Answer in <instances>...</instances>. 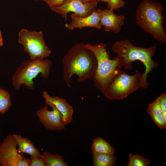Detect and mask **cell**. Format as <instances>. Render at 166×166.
Returning <instances> with one entry per match:
<instances>
[{"instance_id":"6da1fadb","label":"cell","mask_w":166,"mask_h":166,"mask_svg":"<svg viewBox=\"0 0 166 166\" xmlns=\"http://www.w3.org/2000/svg\"><path fill=\"white\" fill-rule=\"evenodd\" d=\"M84 44L78 43L67 52L62 60L63 79L66 86L71 87L70 80L76 74L80 83L93 78L97 66L96 58Z\"/></svg>"},{"instance_id":"603a6c76","label":"cell","mask_w":166,"mask_h":166,"mask_svg":"<svg viewBox=\"0 0 166 166\" xmlns=\"http://www.w3.org/2000/svg\"><path fill=\"white\" fill-rule=\"evenodd\" d=\"M65 0H42L46 3L50 8L61 4Z\"/></svg>"},{"instance_id":"5b68a950","label":"cell","mask_w":166,"mask_h":166,"mask_svg":"<svg viewBox=\"0 0 166 166\" xmlns=\"http://www.w3.org/2000/svg\"><path fill=\"white\" fill-rule=\"evenodd\" d=\"M148 86L143 81V74L139 73L138 70L133 75H128L119 69L102 92L110 100H121L139 88L145 89Z\"/></svg>"},{"instance_id":"7402d4cb","label":"cell","mask_w":166,"mask_h":166,"mask_svg":"<svg viewBox=\"0 0 166 166\" xmlns=\"http://www.w3.org/2000/svg\"><path fill=\"white\" fill-rule=\"evenodd\" d=\"M30 166H45L44 162L41 156H30Z\"/></svg>"},{"instance_id":"ffe728a7","label":"cell","mask_w":166,"mask_h":166,"mask_svg":"<svg viewBox=\"0 0 166 166\" xmlns=\"http://www.w3.org/2000/svg\"><path fill=\"white\" fill-rule=\"evenodd\" d=\"M129 158L127 166H148L150 163L149 159L138 154L130 153Z\"/></svg>"},{"instance_id":"8992f818","label":"cell","mask_w":166,"mask_h":166,"mask_svg":"<svg viewBox=\"0 0 166 166\" xmlns=\"http://www.w3.org/2000/svg\"><path fill=\"white\" fill-rule=\"evenodd\" d=\"M52 62L49 59H30L22 63L18 67L12 77L14 88L19 90L22 85L27 89L35 88L33 79L40 74L45 79L48 78Z\"/></svg>"},{"instance_id":"5bb4252c","label":"cell","mask_w":166,"mask_h":166,"mask_svg":"<svg viewBox=\"0 0 166 166\" xmlns=\"http://www.w3.org/2000/svg\"><path fill=\"white\" fill-rule=\"evenodd\" d=\"M45 102H50L53 104L63 116V121L65 125L73 120L74 110L73 107L65 99L57 96L52 97L45 91L42 93Z\"/></svg>"},{"instance_id":"d6986e66","label":"cell","mask_w":166,"mask_h":166,"mask_svg":"<svg viewBox=\"0 0 166 166\" xmlns=\"http://www.w3.org/2000/svg\"><path fill=\"white\" fill-rule=\"evenodd\" d=\"M11 106V96L9 93L0 87V114L7 111Z\"/></svg>"},{"instance_id":"8fae6325","label":"cell","mask_w":166,"mask_h":166,"mask_svg":"<svg viewBox=\"0 0 166 166\" xmlns=\"http://www.w3.org/2000/svg\"><path fill=\"white\" fill-rule=\"evenodd\" d=\"M147 111L156 125L161 129L166 128V94L163 93L149 104Z\"/></svg>"},{"instance_id":"277c9868","label":"cell","mask_w":166,"mask_h":166,"mask_svg":"<svg viewBox=\"0 0 166 166\" xmlns=\"http://www.w3.org/2000/svg\"><path fill=\"white\" fill-rule=\"evenodd\" d=\"M106 45L103 43L96 45L89 43L84 44L96 58L97 66L93 78L94 86L101 92L111 81L116 72L123 66L121 57L117 56L112 59H110L109 53L106 50Z\"/></svg>"},{"instance_id":"ac0fdd59","label":"cell","mask_w":166,"mask_h":166,"mask_svg":"<svg viewBox=\"0 0 166 166\" xmlns=\"http://www.w3.org/2000/svg\"><path fill=\"white\" fill-rule=\"evenodd\" d=\"M41 156L43 158L45 166H68L63 157L58 154H54L44 152Z\"/></svg>"},{"instance_id":"30bf717a","label":"cell","mask_w":166,"mask_h":166,"mask_svg":"<svg viewBox=\"0 0 166 166\" xmlns=\"http://www.w3.org/2000/svg\"><path fill=\"white\" fill-rule=\"evenodd\" d=\"M36 114L41 123L49 130L61 131L65 128L63 116L53 104L45 102V105L37 110Z\"/></svg>"},{"instance_id":"e0dca14e","label":"cell","mask_w":166,"mask_h":166,"mask_svg":"<svg viewBox=\"0 0 166 166\" xmlns=\"http://www.w3.org/2000/svg\"><path fill=\"white\" fill-rule=\"evenodd\" d=\"M93 166H113L116 157L113 154L101 153L92 152Z\"/></svg>"},{"instance_id":"ba28073f","label":"cell","mask_w":166,"mask_h":166,"mask_svg":"<svg viewBox=\"0 0 166 166\" xmlns=\"http://www.w3.org/2000/svg\"><path fill=\"white\" fill-rule=\"evenodd\" d=\"M17 147L13 135H8L0 145V166H30V159L19 152Z\"/></svg>"},{"instance_id":"9a60e30c","label":"cell","mask_w":166,"mask_h":166,"mask_svg":"<svg viewBox=\"0 0 166 166\" xmlns=\"http://www.w3.org/2000/svg\"><path fill=\"white\" fill-rule=\"evenodd\" d=\"M13 136L17 143V149L19 152L26 153L30 156H40L39 150L34 146L30 140L22 137L20 135L14 134Z\"/></svg>"},{"instance_id":"9c48e42d","label":"cell","mask_w":166,"mask_h":166,"mask_svg":"<svg viewBox=\"0 0 166 166\" xmlns=\"http://www.w3.org/2000/svg\"><path fill=\"white\" fill-rule=\"evenodd\" d=\"M99 0H91L84 3L83 0H65L60 5L50 8L53 11L61 14L65 21L67 15L73 12L81 17L89 16L96 10Z\"/></svg>"},{"instance_id":"44dd1931","label":"cell","mask_w":166,"mask_h":166,"mask_svg":"<svg viewBox=\"0 0 166 166\" xmlns=\"http://www.w3.org/2000/svg\"><path fill=\"white\" fill-rule=\"evenodd\" d=\"M125 2L123 0H111L108 4L109 9L117 10L124 6Z\"/></svg>"},{"instance_id":"52a82bcc","label":"cell","mask_w":166,"mask_h":166,"mask_svg":"<svg viewBox=\"0 0 166 166\" xmlns=\"http://www.w3.org/2000/svg\"><path fill=\"white\" fill-rule=\"evenodd\" d=\"M18 42L32 60L43 59L51 52L46 45L41 31H30L25 29L18 32Z\"/></svg>"},{"instance_id":"cb8c5ba5","label":"cell","mask_w":166,"mask_h":166,"mask_svg":"<svg viewBox=\"0 0 166 166\" xmlns=\"http://www.w3.org/2000/svg\"><path fill=\"white\" fill-rule=\"evenodd\" d=\"M3 45V40L2 35L0 29V47Z\"/></svg>"},{"instance_id":"3957f363","label":"cell","mask_w":166,"mask_h":166,"mask_svg":"<svg viewBox=\"0 0 166 166\" xmlns=\"http://www.w3.org/2000/svg\"><path fill=\"white\" fill-rule=\"evenodd\" d=\"M113 51L123 60V66L125 70L132 68V63L136 60L141 61L145 66L144 72L142 73L144 83L148 86L147 78L149 73L156 68L158 63L153 61L152 57L155 53L156 46L149 48L136 46L128 39L116 42L112 45Z\"/></svg>"},{"instance_id":"7a4b0ae2","label":"cell","mask_w":166,"mask_h":166,"mask_svg":"<svg viewBox=\"0 0 166 166\" xmlns=\"http://www.w3.org/2000/svg\"><path fill=\"white\" fill-rule=\"evenodd\" d=\"M164 8L158 1L144 0L138 6L135 12L137 25L144 31L151 35L157 41L166 42V34L163 26L164 17Z\"/></svg>"},{"instance_id":"484cf974","label":"cell","mask_w":166,"mask_h":166,"mask_svg":"<svg viewBox=\"0 0 166 166\" xmlns=\"http://www.w3.org/2000/svg\"><path fill=\"white\" fill-rule=\"evenodd\" d=\"M90 0H83V2L84 3H85Z\"/></svg>"},{"instance_id":"4fadbf2b","label":"cell","mask_w":166,"mask_h":166,"mask_svg":"<svg viewBox=\"0 0 166 166\" xmlns=\"http://www.w3.org/2000/svg\"><path fill=\"white\" fill-rule=\"evenodd\" d=\"M71 16V23H66L65 26L66 28L70 30L87 27H95L97 29L102 28L100 24L99 16L96 10L90 15L86 17H81L75 13L72 14Z\"/></svg>"},{"instance_id":"4316f807","label":"cell","mask_w":166,"mask_h":166,"mask_svg":"<svg viewBox=\"0 0 166 166\" xmlns=\"http://www.w3.org/2000/svg\"><path fill=\"white\" fill-rule=\"evenodd\" d=\"M34 1H39V0H41L42 1V0H34Z\"/></svg>"},{"instance_id":"2e32d148","label":"cell","mask_w":166,"mask_h":166,"mask_svg":"<svg viewBox=\"0 0 166 166\" xmlns=\"http://www.w3.org/2000/svg\"><path fill=\"white\" fill-rule=\"evenodd\" d=\"M92 152L114 154L115 149L109 143L101 137L94 138L91 146Z\"/></svg>"},{"instance_id":"7c38bea8","label":"cell","mask_w":166,"mask_h":166,"mask_svg":"<svg viewBox=\"0 0 166 166\" xmlns=\"http://www.w3.org/2000/svg\"><path fill=\"white\" fill-rule=\"evenodd\" d=\"M113 10L112 9H98L96 11L100 17V25L104 26L105 31L112 30L116 33L120 31L124 22L125 18L123 15L115 14Z\"/></svg>"},{"instance_id":"d4e9b609","label":"cell","mask_w":166,"mask_h":166,"mask_svg":"<svg viewBox=\"0 0 166 166\" xmlns=\"http://www.w3.org/2000/svg\"><path fill=\"white\" fill-rule=\"evenodd\" d=\"M100 1V0H99ZM102 1H103L107 3H109L111 1V0H101Z\"/></svg>"}]
</instances>
